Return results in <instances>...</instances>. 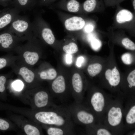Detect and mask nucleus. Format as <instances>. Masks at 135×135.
<instances>
[{
    "label": "nucleus",
    "instance_id": "f257e3e1",
    "mask_svg": "<svg viewBox=\"0 0 135 135\" xmlns=\"http://www.w3.org/2000/svg\"><path fill=\"white\" fill-rule=\"evenodd\" d=\"M35 120L44 125L54 126L74 130V123L68 108L56 104L47 110L37 112Z\"/></svg>",
    "mask_w": 135,
    "mask_h": 135
},
{
    "label": "nucleus",
    "instance_id": "f03ea898",
    "mask_svg": "<svg viewBox=\"0 0 135 135\" xmlns=\"http://www.w3.org/2000/svg\"><path fill=\"white\" fill-rule=\"evenodd\" d=\"M23 44H19L14 52L17 56V62L32 67L38 61L40 56L37 38L34 36Z\"/></svg>",
    "mask_w": 135,
    "mask_h": 135
},
{
    "label": "nucleus",
    "instance_id": "7ed1b4c3",
    "mask_svg": "<svg viewBox=\"0 0 135 135\" xmlns=\"http://www.w3.org/2000/svg\"><path fill=\"white\" fill-rule=\"evenodd\" d=\"M10 24L7 30L24 41L34 36L32 22L26 16L18 15Z\"/></svg>",
    "mask_w": 135,
    "mask_h": 135
},
{
    "label": "nucleus",
    "instance_id": "20e7f679",
    "mask_svg": "<svg viewBox=\"0 0 135 135\" xmlns=\"http://www.w3.org/2000/svg\"><path fill=\"white\" fill-rule=\"evenodd\" d=\"M32 23L34 36L40 38L47 44L52 45L54 44L56 38L53 31L41 14L35 16Z\"/></svg>",
    "mask_w": 135,
    "mask_h": 135
},
{
    "label": "nucleus",
    "instance_id": "39448f33",
    "mask_svg": "<svg viewBox=\"0 0 135 135\" xmlns=\"http://www.w3.org/2000/svg\"><path fill=\"white\" fill-rule=\"evenodd\" d=\"M56 13L62 22L66 32H74L83 29L86 24L82 17L65 13L61 11Z\"/></svg>",
    "mask_w": 135,
    "mask_h": 135
},
{
    "label": "nucleus",
    "instance_id": "423d86ee",
    "mask_svg": "<svg viewBox=\"0 0 135 135\" xmlns=\"http://www.w3.org/2000/svg\"><path fill=\"white\" fill-rule=\"evenodd\" d=\"M12 72L26 84L32 85L35 82L36 72L32 67L16 61L10 67Z\"/></svg>",
    "mask_w": 135,
    "mask_h": 135
},
{
    "label": "nucleus",
    "instance_id": "0eeeda50",
    "mask_svg": "<svg viewBox=\"0 0 135 135\" xmlns=\"http://www.w3.org/2000/svg\"><path fill=\"white\" fill-rule=\"evenodd\" d=\"M24 41L8 30L0 33V51L11 53L16 47Z\"/></svg>",
    "mask_w": 135,
    "mask_h": 135
},
{
    "label": "nucleus",
    "instance_id": "6e6552de",
    "mask_svg": "<svg viewBox=\"0 0 135 135\" xmlns=\"http://www.w3.org/2000/svg\"><path fill=\"white\" fill-rule=\"evenodd\" d=\"M67 107L74 123V122H79L84 124H88L93 122L94 117L93 115L84 110L79 109L76 102L72 103Z\"/></svg>",
    "mask_w": 135,
    "mask_h": 135
},
{
    "label": "nucleus",
    "instance_id": "1a4fd4ad",
    "mask_svg": "<svg viewBox=\"0 0 135 135\" xmlns=\"http://www.w3.org/2000/svg\"><path fill=\"white\" fill-rule=\"evenodd\" d=\"M51 88L53 98H57L62 101H64L67 97L65 94L66 89V80L63 76H59L53 80L51 84Z\"/></svg>",
    "mask_w": 135,
    "mask_h": 135
},
{
    "label": "nucleus",
    "instance_id": "9d476101",
    "mask_svg": "<svg viewBox=\"0 0 135 135\" xmlns=\"http://www.w3.org/2000/svg\"><path fill=\"white\" fill-rule=\"evenodd\" d=\"M52 96L46 91L39 90L34 95V104L36 107L38 109L49 107L55 104L52 101Z\"/></svg>",
    "mask_w": 135,
    "mask_h": 135
},
{
    "label": "nucleus",
    "instance_id": "9b49d317",
    "mask_svg": "<svg viewBox=\"0 0 135 135\" xmlns=\"http://www.w3.org/2000/svg\"><path fill=\"white\" fill-rule=\"evenodd\" d=\"M54 5L60 10L71 13L78 14L82 11V4L78 0H60Z\"/></svg>",
    "mask_w": 135,
    "mask_h": 135
},
{
    "label": "nucleus",
    "instance_id": "f8f14e48",
    "mask_svg": "<svg viewBox=\"0 0 135 135\" xmlns=\"http://www.w3.org/2000/svg\"><path fill=\"white\" fill-rule=\"evenodd\" d=\"M20 12L17 8L13 7L0 10V30L10 24Z\"/></svg>",
    "mask_w": 135,
    "mask_h": 135
},
{
    "label": "nucleus",
    "instance_id": "ddd939ff",
    "mask_svg": "<svg viewBox=\"0 0 135 135\" xmlns=\"http://www.w3.org/2000/svg\"><path fill=\"white\" fill-rule=\"evenodd\" d=\"M71 84L72 90L71 96L75 102L78 103L79 95L82 92L83 88L82 79L79 74L75 73L73 74Z\"/></svg>",
    "mask_w": 135,
    "mask_h": 135
},
{
    "label": "nucleus",
    "instance_id": "4468645a",
    "mask_svg": "<svg viewBox=\"0 0 135 135\" xmlns=\"http://www.w3.org/2000/svg\"><path fill=\"white\" fill-rule=\"evenodd\" d=\"M38 0H12L11 5L20 12L30 11L36 5Z\"/></svg>",
    "mask_w": 135,
    "mask_h": 135
},
{
    "label": "nucleus",
    "instance_id": "2eb2a0df",
    "mask_svg": "<svg viewBox=\"0 0 135 135\" xmlns=\"http://www.w3.org/2000/svg\"><path fill=\"white\" fill-rule=\"evenodd\" d=\"M122 117L120 108L113 107L109 110L108 114V120L109 124L113 126H116L120 123Z\"/></svg>",
    "mask_w": 135,
    "mask_h": 135
},
{
    "label": "nucleus",
    "instance_id": "dca6fc26",
    "mask_svg": "<svg viewBox=\"0 0 135 135\" xmlns=\"http://www.w3.org/2000/svg\"><path fill=\"white\" fill-rule=\"evenodd\" d=\"M105 76L106 79L112 86H117L120 82V73L116 67L112 70L108 69L106 70L105 73Z\"/></svg>",
    "mask_w": 135,
    "mask_h": 135
},
{
    "label": "nucleus",
    "instance_id": "f3484780",
    "mask_svg": "<svg viewBox=\"0 0 135 135\" xmlns=\"http://www.w3.org/2000/svg\"><path fill=\"white\" fill-rule=\"evenodd\" d=\"M90 103L95 111H102L104 105V98L102 94L98 92L94 93L91 97Z\"/></svg>",
    "mask_w": 135,
    "mask_h": 135
},
{
    "label": "nucleus",
    "instance_id": "a211bd4d",
    "mask_svg": "<svg viewBox=\"0 0 135 135\" xmlns=\"http://www.w3.org/2000/svg\"><path fill=\"white\" fill-rule=\"evenodd\" d=\"M48 135H64L74 134V130L54 126L44 125Z\"/></svg>",
    "mask_w": 135,
    "mask_h": 135
},
{
    "label": "nucleus",
    "instance_id": "6ab92c4d",
    "mask_svg": "<svg viewBox=\"0 0 135 135\" xmlns=\"http://www.w3.org/2000/svg\"><path fill=\"white\" fill-rule=\"evenodd\" d=\"M103 5L102 0H86L82 4V11L86 13L91 12Z\"/></svg>",
    "mask_w": 135,
    "mask_h": 135
},
{
    "label": "nucleus",
    "instance_id": "aec40b11",
    "mask_svg": "<svg viewBox=\"0 0 135 135\" xmlns=\"http://www.w3.org/2000/svg\"><path fill=\"white\" fill-rule=\"evenodd\" d=\"M133 18V14L130 11L126 9H122L116 14V20L118 23L122 24L130 22Z\"/></svg>",
    "mask_w": 135,
    "mask_h": 135
},
{
    "label": "nucleus",
    "instance_id": "412c9836",
    "mask_svg": "<svg viewBox=\"0 0 135 135\" xmlns=\"http://www.w3.org/2000/svg\"><path fill=\"white\" fill-rule=\"evenodd\" d=\"M39 77L42 80H52L56 78L57 73L54 68L43 69L38 73Z\"/></svg>",
    "mask_w": 135,
    "mask_h": 135
},
{
    "label": "nucleus",
    "instance_id": "4be33fe9",
    "mask_svg": "<svg viewBox=\"0 0 135 135\" xmlns=\"http://www.w3.org/2000/svg\"><path fill=\"white\" fill-rule=\"evenodd\" d=\"M18 57L10 53L0 57V70L10 66L16 61Z\"/></svg>",
    "mask_w": 135,
    "mask_h": 135
},
{
    "label": "nucleus",
    "instance_id": "5701e85b",
    "mask_svg": "<svg viewBox=\"0 0 135 135\" xmlns=\"http://www.w3.org/2000/svg\"><path fill=\"white\" fill-rule=\"evenodd\" d=\"M9 74H0V98H4L5 94Z\"/></svg>",
    "mask_w": 135,
    "mask_h": 135
},
{
    "label": "nucleus",
    "instance_id": "b1692460",
    "mask_svg": "<svg viewBox=\"0 0 135 135\" xmlns=\"http://www.w3.org/2000/svg\"><path fill=\"white\" fill-rule=\"evenodd\" d=\"M102 65L96 63L89 65L87 68V71L89 75L94 77L99 74L102 70Z\"/></svg>",
    "mask_w": 135,
    "mask_h": 135
},
{
    "label": "nucleus",
    "instance_id": "393cba45",
    "mask_svg": "<svg viewBox=\"0 0 135 135\" xmlns=\"http://www.w3.org/2000/svg\"><path fill=\"white\" fill-rule=\"evenodd\" d=\"M62 49L66 53L72 54L77 52L78 51L77 45L74 42H70L63 45Z\"/></svg>",
    "mask_w": 135,
    "mask_h": 135
},
{
    "label": "nucleus",
    "instance_id": "a878e982",
    "mask_svg": "<svg viewBox=\"0 0 135 135\" xmlns=\"http://www.w3.org/2000/svg\"><path fill=\"white\" fill-rule=\"evenodd\" d=\"M24 129V132L27 135H40L41 134L38 128L30 124H26Z\"/></svg>",
    "mask_w": 135,
    "mask_h": 135
},
{
    "label": "nucleus",
    "instance_id": "bb28decb",
    "mask_svg": "<svg viewBox=\"0 0 135 135\" xmlns=\"http://www.w3.org/2000/svg\"><path fill=\"white\" fill-rule=\"evenodd\" d=\"M126 121L130 124L135 122V106H133L130 109L126 117Z\"/></svg>",
    "mask_w": 135,
    "mask_h": 135
},
{
    "label": "nucleus",
    "instance_id": "cd10ccee",
    "mask_svg": "<svg viewBox=\"0 0 135 135\" xmlns=\"http://www.w3.org/2000/svg\"><path fill=\"white\" fill-rule=\"evenodd\" d=\"M122 43L126 49L132 50H135V44L128 38H123L122 41Z\"/></svg>",
    "mask_w": 135,
    "mask_h": 135
},
{
    "label": "nucleus",
    "instance_id": "c85d7f7f",
    "mask_svg": "<svg viewBox=\"0 0 135 135\" xmlns=\"http://www.w3.org/2000/svg\"><path fill=\"white\" fill-rule=\"evenodd\" d=\"M121 59L123 62L126 65H130L132 62V56L129 53H126L123 54L121 56Z\"/></svg>",
    "mask_w": 135,
    "mask_h": 135
},
{
    "label": "nucleus",
    "instance_id": "c756f323",
    "mask_svg": "<svg viewBox=\"0 0 135 135\" xmlns=\"http://www.w3.org/2000/svg\"><path fill=\"white\" fill-rule=\"evenodd\" d=\"M127 80L130 88L135 86V70L131 71L128 75Z\"/></svg>",
    "mask_w": 135,
    "mask_h": 135
},
{
    "label": "nucleus",
    "instance_id": "7c9ffc66",
    "mask_svg": "<svg viewBox=\"0 0 135 135\" xmlns=\"http://www.w3.org/2000/svg\"><path fill=\"white\" fill-rule=\"evenodd\" d=\"M56 0H38L36 5L40 6L49 7Z\"/></svg>",
    "mask_w": 135,
    "mask_h": 135
},
{
    "label": "nucleus",
    "instance_id": "2f4dec72",
    "mask_svg": "<svg viewBox=\"0 0 135 135\" xmlns=\"http://www.w3.org/2000/svg\"><path fill=\"white\" fill-rule=\"evenodd\" d=\"M12 86L15 90L19 91L23 88L24 84L23 82L19 80H16L12 84Z\"/></svg>",
    "mask_w": 135,
    "mask_h": 135
},
{
    "label": "nucleus",
    "instance_id": "473e14b6",
    "mask_svg": "<svg viewBox=\"0 0 135 135\" xmlns=\"http://www.w3.org/2000/svg\"><path fill=\"white\" fill-rule=\"evenodd\" d=\"M90 44L93 49L97 50L100 48L102 46V43L99 40L95 38L91 42Z\"/></svg>",
    "mask_w": 135,
    "mask_h": 135
},
{
    "label": "nucleus",
    "instance_id": "72a5a7b5",
    "mask_svg": "<svg viewBox=\"0 0 135 135\" xmlns=\"http://www.w3.org/2000/svg\"><path fill=\"white\" fill-rule=\"evenodd\" d=\"M10 127V124L6 120L0 118V130L4 131L7 130Z\"/></svg>",
    "mask_w": 135,
    "mask_h": 135
},
{
    "label": "nucleus",
    "instance_id": "f704fd0d",
    "mask_svg": "<svg viewBox=\"0 0 135 135\" xmlns=\"http://www.w3.org/2000/svg\"><path fill=\"white\" fill-rule=\"evenodd\" d=\"M124 0H104L105 4L108 6L117 5Z\"/></svg>",
    "mask_w": 135,
    "mask_h": 135
},
{
    "label": "nucleus",
    "instance_id": "c9c22d12",
    "mask_svg": "<svg viewBox=\"0 0 135 135\" xmlns=\"http://www.w3.org/2000/svg\"><path fill=\"white\" fill-rule=\"evenodd\" d=\"M94 28V26L92 24L90 23H87L86 24L83 30L86 33H89L92 32Z\"/></svg>",
    "mask_w": 135,
    "mask_h": 135
},
{
    "label": "nucleus",
    "instance_id": "e433bc0d",
    "mask_svg": "<svg viewBox=\"0 0 135 135\" xmlns=\"http://www.w3.org/2000/svg\"><path fill=\"white\" fill-rule=\"evenodd\" d=\"M98 135H110V132L104 128H100L98 130L97 133Z\"/></svg>",
    "mask_w": 135,
    "mask_h": 135
},
{
    "label": "nucleus",
    "instance_id": "4c0bfd02",
    "mask_svg": "<svg viewBox=\"0 0 135 135\" xmlns=\"http://www.w3.org/2000/svg\"><path fill=\"white\" fill-rule=\"evenodd\" d=\"M12 0H0V5L6 7L11 5Z\"/></svg>",
    "mask_w": 135,
    "mask_h": 135
},
{
    "label": "nucleus",
    "instance_id": "58836bf2",
    "mask_svg": "<svg viewBox=\"0 0 135 135\" xmlns=\"http://www.w3.org/2000/svg\"><path fill=\"white\" fill-rule=\"evenodd\" d=\"M84 60V58L83 56H80L78 57L76 62L77 66L79 67H80L83 63Z\"/></svg>",
    "mask_w": 135,
    "mask_h": 135
},
{
    "label": "nucleus",
    "instance_id": "ea45409f",
    "mask_svg": "<svg viewBox=\"0 0 135 135\" xmlns=\"http://www.w3.org/2000/svg\"><path fill=\"white\" fill-rule=\"evenodd\" d=\"M72 56L71 54H67L65 58L66 63L68 64H71L72 62Z\"/></svg>",
    "mask_w": 135,
    "mask_h": 135
}]
</instances>
